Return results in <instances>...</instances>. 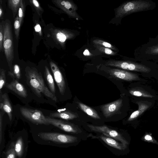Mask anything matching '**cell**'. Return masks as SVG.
I'll return each mask as SVG.
<instances>
[{"label": "cell", "mask_w": 158, "mask_h": 158, "mask_svg": "<svg viewBox=\"0 0 158 158\" xmlns=\"http://www.w3.org/2000/svg\"><path fill=\"white\" fill-rule=\"evenodd\" d=\"M29 85L36 96H41V93L52 100L56 102L57 99L45 84L42 77L34 69H30L27 73Z\"/></svg>", "instance_id": "6da1fadb"}, {"label": "cell", "mask_w": 158, "mask_h": 158, "mask_svg": "<svg viewBox=\"0 0 158 158\" xmlns=\"http://www.w3.org/2000/svg\"><path fill=\"white\" fill-rule=\"evenodd\" d=\"M151 4L143 0H133L125 2L116 10V17H121L130 14L148 9Z\"/></svg>", "instance_id": "7a4b0ae2"}, {"label": "cell", "mask_w": 158, "mask_h": 158, "mask_svg": "<svg viewBox=\"0 0 158 158\" xmlns=\"http://www.w3.org/2000/svg\"><path fill=\"white\" fill-rule=\"evenodd\" d=\"M3 46L6 60L11 71L14 58L13 38L11 23L8 20L6 21L4 24Z\"/></svg>", "instance_id": "3957f363"}, {"label": "cell", "mask_w": 158, "mask_h": 158, "mask_svg": "<svg viewBox=\"0 0 158 158\" xmlns=\"http://www.w3.org/2000/svg\"><path fill=\"white\" fill-rule=\"evenodd\" d=\"M38 135L43 140L60 144L73 143L77 140L76 136L57 132H40Z\"/></svg>", "instance_id": "277c9868"}, {"label": "cell", "mask_w": 158, "mask_h": 158, "mask_svg": "<svg viewBox=\"0 0 158 158\" xmlns=\"http://www.w3.org/2000/svg\"><path fill=\"white\" fill-rule=\"evenodd\" d=\"M20 111L22 115L27 119L36 125H48L46 117L40 110L26 107H21Z\"/></svg>", "instance_id": "5b68a950"}, {"label": "cell", "mask_w": 158, "mask_h": 158, "mask_svg": "<svg viewBox=\"0 0 158 158\" xmlns=\"http://www.w3.org/2000/svg\"><path fill=\"white\" fill-rule=\"evenodd\" d=\"M87 126L91 131L101 133L104 135L120 141L124 145L127 146L128 143L127 141L120 134L115 130L109 128L106 126H96L88 124Z\"/></svg>", "instance_id": "8992f818"}, {"label": "cell", "mask_w": 158, "mask_h": 158, "mask_svg": "<svg viewBox=\"0 0 158 158\" xmlns=\"http://www.w3.org/2000/svg\"><path fill=\"white\" fill-rule=\"evenodd\" d=\"M107 68L105 71V72L117 78L128 81L139 80V76L136 74L118 69Z\"/></svg>", "instance_id": "52a82bcc"}, {"label": "cell", "mask_w": 158, "mask_h": 158, "mask_svg": "<svg viewBox=\"0 0 158 158\" xmlns=\"http://www.w3.org/2000/svg\"><path fill=\"white\" fill-rule=\"evenodd\" d=\"M46 118L47 122L50 125H52L62 130L67 132L74 133L78 132V128L72 123L51 118L49 116H46Z\"/></svg>", "instance_id": "ba28073f"}, {"label": "cell", "mask_w": 158, "mask_h": 158, "mask_svg": "<svg viewBox=\"0 0 158 158\" xmlns=\"http://www.w3.org/2000/svg\"><path fill=\"white\" fill-rule=\"evenodd\" d=\"M52 2L70 17L77 19L78 16L77 13L76 5L70 0H55Z\"/></svg>", "instance_id": "9c48e42d"}, {"label": "cell", "mask_w": 158, "mask_h": 158, "mask_svg": "<svg viewBox=\"0 0 158 158\" xmlns=\"http://www.w3.org/2000/svg\"><path fill=\"white\" fill-rule=\"evenodd\" d=\"M50 65L60 93L62 95H64L65 92L66 85L62 74L55 63L52 61H51Z\"/></svg>", "instance_id": "30bf717a"}, {"label": "cell", "mask_w": 158, "mask_h": 158, "mask_svg": "<svg viewBox=\"0 0 158 158\" xmlns=\"http://www.w3.org/2000/svg\"><path fill=\"white\" fill-rule=\"evenodd\" d=\"M123 104L122 99H117L114 102L102 105L101 108L105 117H110L117 112L121 108Z\"/></svg>", "instance_id": "8fae6325"}, {"label": "cell", "mask_w": 158, "mask_h": 158, "mask_svg": "<svg viewBox=\"0 0 158 158\" xmlns=\"http://www.w3.org/2000/svg\"><path fill=\"white\" fill-rule=\"evenodd\" d=\"M52 35L55 40L63 47L67 40L71 39L75 36L74 33L63 29H54L52 32Z\"/></svg>", "instance_id": "7c38bea8"}, {"label": "cell", "mask_w": 158, "mask_h": 158, "mask_svg": "<svg viewBox=\"0 0 158 158\" xmlns=\"http://www.w3.org/2000/svg\"><path fill=\"white\" fill-rule=\"evenodd\" d=\"M6 87L22 97L26 98L27 96L25 88L16 79H13L10 83L6 85Z\"/></svg>", "instance_id": "4fadbf2b"}, {"label": "cell", "mask_w": 158, "mask_h": 158, "mask_svg": "<svg viewBox=\"0 0 158 158\" xmlns=\"http://www.w3.org/2000/svg\"><path fill=\"white\" fill-rule=\"evenodd\" d=\"M1 100L0 110L7 113L10 120L11 121L12 118L13 109L8 96L6 93H5L2 95Z\"/></svg>", "instance_id": "5bb4252c"}, {"label": "cell", "mask_w": 158, "mask_h": 158, "mask_svg": "<svg viewBox=\"0 0 158 158\" xmlns=\"http://www.w3.org/2000/svg\"><path fill=\"white\" fill-rule=\"evenodd\" d=\"M138 106V109L133 112L128 119V121L134 120L141 115L151 106V103L147 101H139L136 102Z\"/></svg>", "instance_id": "9a60e30c"}, {"label": "cell", "mask_w": 158, "mask_h": 158, "mask_svg": "<svg viewBox=\"0 0 158 158\" xmlns=\"http://www.w3.org/2000/svg\"><path fill=\"white\" fill-rule=\"evenodd\" d=\"M49 117L52 118H58L70 120L77 118L78 115L70 111L65 110L51 113L50 114Z\"/></svg>", "instance_id": "2e32d148"}, {"label": "cell", "mask_w": 158, "mask_h": 158, "mask_svg": "<svg viewBox=\"0 0 158 158\" xmlns=\"http://www.w3.org/2000/svg\"><path fill=\"white\" fill-rule=\"evenodd\" d=\"M100 138L109 146L119 150H124L126 148V145L122 143H119L117 141L110 137L104 135L99 136Z\"/></svg>", "instance_id": "e0dca14e"}, {"label": "cell", "mask_w": 158, "mask_h": 158, "mask_svg": "<svg viewBox=\"0 0 158 158\" xmlns=\"http://www.w3.org/2000/svg\"><path fill=\"white\" fill-rule=\"evenodd\" d=\"M80 109L88 115L96 119H100L101 118L97 112L90 107L80 102H77Z\"/></svg>", "instance_id": "ac0fdd59"}, {"label": "cell", "mask_w": 158, "mask_h": 158, "mask_svg": "<svg viewBox=\"0 0 158 158\" xmlns=\"http://www.w3.org/2000/svg\"><path fill=\"white\" fill-rule=\"evenodd\" d=\"M44 76L51 91L55 95L56 90L54 81L48 68L45 67Z\"/></svg>", "instance_id": "d6986e66"}, {"label": "cell", "mask_w": 158, "mask_h": 158, "mask_svg": "<svg viewBox=\"0 0 158 158\" xmlns=\"http://www.w3.org/2000/svg\"><path fill=\"white\" fill-rule=\"evenodd\" d=\"M129 93L132 95L147 98H152L153 96L148 92L140 88H133L129 90Z\"/></svg>", "instance_id": "ffe728a7"}, {"label": "cell", "mask_w": 158, "mask_h": 158, "mask_svg": "<svg viewBox=\"0 0 158 158\" xmlns=\"http://www.w3.org/2000/svg\"><path fill=\"white\" fill-rule=\"evenodd\" d=\"M15 149L16 155L19 158H21L23 155L24 151L23 141L21 137H19L15 143Z\"/></svg>", "instance_id": "44dd1931"}, {"label": "cell", "mask_w": 158, "mask_h": 158, "mask_svg": "<svg viewBox=\"0 0 158 158\" xmlns=\"http://www.w3.org/2000/svg\"><path fill=\"white\" fill-rule=\"evenodd\" d=\"M22 0H8V4L9 8L12 10L15 18L19 11V9L21 6Z\"/></svg>", "instance_id": "7402d4cb"}, {"label": "cell", "mask_w": 158, "mask_h": 158, "mask_svg": "<svg viewBox=\"0 0 158 158\" xmlns=\"http://www.w3.org/2000/svg\"><path fill=\"white\" fill-rule=\"evenodd\" d=\"M8 75L13 79L19 80L21 77V71L19 66L17 64H15L12 70L8 72Z\"/></svg>", "instance_id": "603a6c76"}, {"label": "cell", "mask_w": 158, "mask_h": 158, "mask_svg": "<svg viewBox=\"0 0 158 158\" xmlns=\"http://www.w3.org/2000/svg\"><path fill=\"white\" fill-rule=\"evenodd\" d=\"M145 52L151 57H158V43L148 47Z\"/></svg>", "instance_id": "cb8c5ba5"}, {"label": "cell", "mask_w": 158, "mask_h": 158, "mask_svg": "<svg viewBox=\"0 0 158 158\" xmlns=\"http://www.w3.org/2000/svg\"><path fill=\"white\" fill-rule=\"evenodd\" d=\"M93 43L94 45H99L114 50H117L116 48L111 44L100 39H96L94 40L93 41Z\"/></svg>", "instance_id": "d4e9b609"}, {"label": "cell", "mask_w": 158, "mask_h": 158, "mask_svg": "<svg viewBox=\"0 0 158 158\" xmlns=\"http://www.w3.org/2000/svg\"><path fill=\"white\" fill-rule=\"evenodd\" d=\"M94 46L102 53L110 55H115L116 54V52L110 48L97 45H95Z\"/></svg>", "instance_id": "484cf974"}, {"label": "cell", "mask_w": 158, "mask_h": 158, "mask_svg": "<svg viewBox=\"0 0 158 158\" xmlns=\"http://www.w3.org/2000/svg\"><path fill=\"white\" fill-rule=\"evenodd\" d=\"M21 24L20 23L18 15L15 18L14 21V28L15 37L18 40L19 37V33Z\"/></svg>", "instance_id": "4316f807"}, {"label": "cell", "mask_w": 158, "mask_h": 158, "mask_svg": "<svg viewBox=\"0 0 158 158\" xmlns=\"http://www.w3.org/2000/svg\"><path fill=\"white\" fill-rule=\"evenodd\" d=\"M15 145L14 142L11 143L6 152V158H16L17 155L15 149Z\"/></svg>", "instance_id": "83f0119b"}, {"label": "cell", "mask_w": 158, "mask_h": 158, "mask_svg": "<svg viewBox=\"0 0 158 158\" xmlns=\"http://www.w3.org/2000/svg\"><path fill=\"white\" fill-rule=\"evenodd\" d=\"M25 10V5L24 0H22L21 4L19 11L18 15L21 25L23 22Z\"/></svg>", "instance_id": "f1b7e54d"}, {"label": "cell", "mask_w": 158, "mask_h": 158, "mask_svg": "<svg viewBox=\"0 0 158 158\" xmlns=\"http://www.w3.org/2000/svg\"><path fill=\"white\" fill-rule=\"evenodd\" d=\"M6 82L5 71L3 69L0 70V93H1L2 89L5 85Z\"/></svg>", "instance_id": "f546056e"}, {"label": "cell", "mask_w": 158, "mask_h": 158, "mask_svg": "<svg viewBox=\"0 0 158 158\" xmlns=\"http://www.w3.org/2000/svg\"><path fill=\"white\" fill-rule=\"evenodd\" d=\"M4 24L3 23H1L0 25V51L3 52L4 48L3 46V41L4 38Z\"/></svg>", "instance_id": "4dcf8cb0"}, {"label": "cell", "mask_w": 158, "mask_h": 158, "mask_svg": "<svg viewBox=\"0 0 158 158\" xmlns=\"http://www.w3.org/2000/svg\"><path fill=\"white\" fill-rule=\"evenodd\" d=\"M29 1L30 3L35 8L38 14L40 15V11H42V9L39 2L36 0H30Z\"/></svg>", "instance_id": "1f68e13d"}, {"label": "cell", "mask_w": 158, "mask_h": 158, "mask_svg": "<svg viewBox=\"0 0 158 158\" xmlns=\"http://www.w3.org/2000/svg\"><path fill=\"white\" fill-rule=\"evenodd\" d=\"M143 139L148 142L158 144V142L149 134L146 135L144 136Z\"/></svg>", "instance_id": "d6a6232c"}, {"label": "cell", "mask_w": 158, "mask_h": 158, "mask_svg": "<svg viewBox=\"0 0 158 158\" xmlns=\"http://www.w3.org/2000/svg\"><path fill=\"white\" fill-rule=\"evenodd\" d=\"M2 115L1 112L0 114V143H1L2 139Z\"/></svg>", "instance_id": "836d02e7"}, {"label": "cell", "mask_w": 158, "mask_h": 158, "mask_svg": "<svg viewBox=\"0 0 158 158\" xmlns=\"http://www.w3.org/2000/svg\"><path fill=\"white\" fill-rule=\"evenodd\" d=\"M34 28L35 31L39 33L40 35H41L42 33L41 28L40 25L39 24H36V25L35 26Z\"/></svg>", "instance_id": "e575fe53"}, {"label": "cell", "mask_w": 158, "mask_h": 158, "mask_svg": "<svg viewBox=\"0 0 158 158\" xmlns=\"http://www.w3.org/2000/svg\"><path fill=\"white\" fill-rule=\"evenodd\" d=\"M3 9L1 5L0 8V17L1 18L3 17Z\"/></svg>", "instance_id": "d590c367"}, {"label": "cell", "mask_w": 158, "mask_h": 158, "mask_svg": "<svg viewBox=\"0 0 158 158\" xmlns=\"http://www.w3.org/2000/svg\"><path fill=\"white\" fill-rule=\"evenodd\" d=\"M84 54L85 56H88L90 55L89 52L87 50H86L83 53Z\"/></svg>", "instance_id": "8d00e7d4"}]
</instances>
